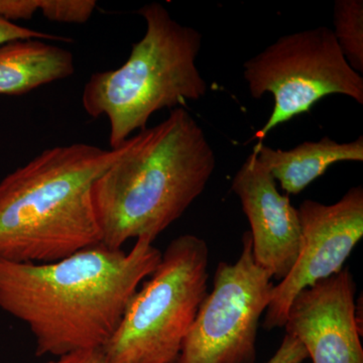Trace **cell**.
Returning <instances> with one entry per match:
<instances>
[{
	"mask_svg": "<svg viewBox=\"0 0 363 363\" xmlns=\"http://www.w3.org/2000/svg\"><path fill=\"white\" fill-rule=\"evenodd\" d=\"M125 147H52L0 182V260L45 264L101 245L93 188Z\"/></svg>",
	"mask_w": 363,
	"mask_h": 363,
	"instance_id": "3957f363",
	"label": "cell"
},
{
	"mask_svg": "<svg viewBox=\"0 0 363 363\" xmlns=\"http://www.w3.org/2000/svg\"><path fill=\"white\" fill-rule=\"evenodd\" d=\"M149 238L130 252L104 243L45 264L0 260V309L32 332L39 357L102 350L162 252Z\"/></svg>",
	"mask_w": 363,
	"mask_h": 363,
	"instance_id": "6da1fadb",
	"label": "cell"
},
{
	"mask_svg": "<svg viewBox=\"0 0 363 363\" xmlns=\"http://www.w3.org/2000/svg\"><path fill=\"white\" fill-rule=\"evenodd\" d=\"M20 40H48V42L54 40V42L65 43L73 40L68 37L50 35V33L40 32V30L25 28V26L16 25V23L0 18V45Z\"/></svg>",
	"mask_w": 363,
	"mask_h": 363,
	"instance_id": "9a60e30c",
	"label": "cell"
},
{
	"mask_svg": "<svg viewBox=\"0 0 363 363\" xmlns=\"http://www.w3.org/2000/svg\"><path fill=\"white\" fill-rule=\"evenodd\" d=\"M147 25L125 63L98 72L86 83L82 104L93 118L107 117L109 143L118 149L135 131L147 128L150 117L186 100L201 99L208 86L196 60L202 35L174 20L161 4H145L138 11Z\"/></svg>",
	"mask_w": 363,
	"mask_h": 363,
	"instance_id": "277c9868",
	"label": "cell"
},
{
	"mask_svg": "<svg viewBox=\"0 0 363 363\" xmlns=\"http://www.w3.org/2000/svg\"><path fill=\"white\" fill-rule=\"evenodd\" d=\"M75 73L73 54L42 40L0 45V95H23Z\"/></svg>",
	"mask_w": 363,
	"mask_h": 363,
	"instance_id": "7c38bea8",
	"label": "cell"
},
{
	"mask_svg": "<svg viewBox=\"0 0 363 363\" xmlns=\"http://www.w3.org/2000/svg\"><path fill=\"white\" fill-rule=\"evenodd\" d=\"M307 358L308 353L302 343L286 334L279 350L267 363H303Z\"/></svg>",
	"mask_w": 363,
	"mask_h": 363,
	"instance_id": "2e32d148",
	"label": "cell"
},
{
	"mask_svg": "<svg viewBox=\"0 0 363 363\" xmlns=\"http://www.w3.org/2000/svg\"><path fill=\"white\" fill-rule=\"evenodd\" d=\"M355 290L352 274L344 269L294 298L284 328L302 343L312 363H363Z\"/></svg>",
	"mask_w": 363,
	"mask_h": 363,
	"instance_id": "9c48e42d",
	"label": "cell"
},
{
	"mask_svg": "<svg viewBox=\"0 0 363 363\" xmlns=\"http://www.w3.org/2000/svg\"><path fill=\"white\" fill-rule=\"evenodd\" d=\"M334 33L344 58L358 74L363 73V1L336 0L333 7Z\"/></svg>",
	"mask_w": 363,
	"mask_h": 363,
	"instance_id": "5bb4252c",
	"label": "cell"
},
{
	"mask_svg": "<svg viewBox=\"0 0 363 363\" xmlns=\"http://www.w3.org/2000/svg\"><path fill=\"white\" fill-rule=\"evenodd\" d=\"M95 9L94 0H0V18L11 23L30 21L40 11L51 21L82 25Z\"/></svg>",
	"mask_w": 363,
	"mask_h": 363,
	"instance_id": "4fadbf2b",
	"label": "cell"
},
{
	"mask_svg": "<svg viewBox=\"0 0 363 363\" xmlns=\"http://www.w3.org/2000/svg\"><path fill=\"white\" fill-rule=\"evenodd\" d=\"M260 164L289 195H297L323 176L332 164L339 162L363 161V138L340 143L324 136L316 142H305L283 150L262 143L253 147Z\"/></svg>",
	"mask_w": 363,
	"mask_h": 363,
	"instance_id": "8fae6325",
	"label": "cell"
},
{
	"mask_svg": "<svg viewBox=\"0 0 363 363\" xmlns=\"http://www.w3.org/2000/svg\"><path fill=\"white\" fill-rule=\"evenodd\" d=\"M215 168L204 130L182 107L130 136L93 188L102 243L121 248L140 238L154 242L202 194Z\"/></svg>",
	"mask_w": 363,
	"mask_h": 363,
	"instance_id": "7a4b0ae2",
	"label": "cell"
},
{
	"mask_svg": "<svg viewBox=\"0 0 363 363\" xmlns=\"http://www.w3.org/2000/svg\"><path fill=\"white\" fill-rule=\"evenodd\" d=\"M243 77L255 99L274 96L271 116L255 135L259 143L325 96L344 95L363 104L362 76L351 68L327 26L281 35L245 62Z\"/></svg>",
	"mask_w": 363,
	"mask_h": 363,
	"instance_id": "8992f818",
	"label": "cell"
},
{
	"mask_svg": "<svg viewBox=\"0 0 363 363\" xmlns=\"http://www.w3.org/2000/svg\"><path fill=\"white\" fill-rule=\"evenodd\" d=\"M44 363H111L107 359L102 350H84L69 353L62 357H55Z\"/></svg>",
	"mask_w": 363,
	"mask_h": 363,
	"instance_id": "e0dca14e",
	"label": "cell"
},
{
	"mask_svg": "<svg viewBox=\"0 0 363 363\" xmlns=\"http://www.w3.org/2000/svg\"><path fill=\"white\" fill-rule=\"evenodd\" d=\"M298 213L300 252L288 276L274 286L264 317L266 330L285 326L289 308L298 293L342 271L363 236V189H350L334 204L305 200Z\"/></svg>",
	"mask_w": 363,
	"mask_h": 363,
	"instance_id": "ba28073f",
	"label": "cell"
},
{
	"mask_svg": "<svg viewBox=\"0 0 363 363\" xmlns=\"http://www.w3.org/2000/svg\"><path fill=\"white\" fill-rule=\"evenodd\" d=\"M206 241L184 234L171 241L138 288L111 340V363H175L208 294Z\"/></svg>",
	"mask_w": 363,
	"mask_h": 363,
	"instance_id": "5b68a950",
	"label": "cell"
},
{
	"mask_svg": "<svg viewBox=\"0 0 363 363\" xmlns=\"http://www.w3.org/2000/svg\"><path fill=\"white\" fill-rule=\"evenodd\" d=\"M272 279L255 264L247 231L240 259L217 266L213 289L203 300L175 363H255L259 320L274 290Z\"/></svg>",
	"mask_w": 363,
	"mask_h": 363,
	"instance_id": "52a82bcc",
	"label": "cell"
},
{
	"mask_svg": "<svg viewBox=\"0 0 363 363\" xmlns=\"http://www.w3.org/2000/svg\"><path fill=\"white\" fill-rule=\"evenodd\" d=\"M231 191L240 198L250 225L255 264L281 281L293 269L302 243L298 209L253 150L234 176Z\"/></svg>",
	"mask_w": 363,
	"mask_h": 363,
	"instance_id": "30bf717a",
	"label": "cell"
}]
</instances>
